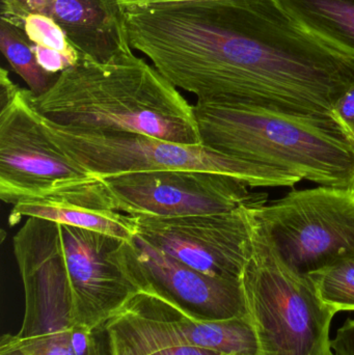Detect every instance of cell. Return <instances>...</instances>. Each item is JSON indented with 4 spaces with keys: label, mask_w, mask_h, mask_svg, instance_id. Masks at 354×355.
<instances>
[{
    "label": "cell",
    "mask_w": 354,
    "mask_h": 355,
    "mask_svg": "<svg viewBox=\"0 0 354 355\" xmlns=\"http://www.w3.org/2000/svg\"><path fill=\"white\" fill-rule=\"evenodd\" d=\"M106 355H224L216 321L191 316L157 294L137 291L99 329Z\"/></svg>",
    "instance_id": "7c38bea8"
},
{
    "label": "cell",
    "mask_w": 354,
    "mask_h": 355,
    "mask_svg": "<svg viewBox=\"0 0 354 355\" xmlns=\"http://www.w3.org/2000/svg\"><path fill=\"white\" fill-rule=\"evenodd\" d=\"M33 102L43 118L66 128L202 145L193 105L134 54L105 64L82 58Z\"/></svg>",
    "instance_id": "7a4b0ae2"
},
{
    "label": "cell",
    "mask_w": 354,
    "mask_h": 355,
    "mask_svg": "<svg viewBox=\"0 0 354 355\" xmlns=\"http://www.w3.org/2000/svg\"><path fill=\"white\" fill-rule=\"evenodd\" d=\"M25 293L17 341L27 355H76L72 297L47 220L29 217L12 239Z\"/></svg>",
    "instance_id": "ba28073f"
},
{
    "label": "cell",
    "mask_w": 354,
    "mask_h": 355,
    "mask_svg": "<svg viewBox=\"0 0 354 355\" xmlns=\"http://www.w3.org/2000/svg\"><path fill=\"white\" fill-rule=\"evenodd\" d=\"M251 212L285 264L301 277L354 257L353 190L293 189Z\"/></svg>",
    "instance_id": "52a82bcc"
},
{
    "label": "cell",
    "mask_w": 354,
    "mask_h": 355,
    "mask_svg": "<svg viewBox=\"0 0 354 355\" xmlns=\"http://www.w3.org/2000/svg\"><path fill=\"white\" fill-rule=\"evenodd\" d=\"M0 49L35 97L46 93L58 78V75L48 73L39 66L25 33L4 20H0Z\"/></svg>",
    "instance_id": "ac0fdd59"
},
{
    "label": "cell",
    "mask_w": 354,
    "mask_h": 355,
    "mask_svg": "<svg viewBox=\"0 0 354 355\" xmlns=\"http://www.w3.org/2000/svg\"><path fill=\"white\" fill-rule=\"evenodd\" d=\"M320 298L330 308L354 311V257L338 261L309 275Z\"/></svg>",
    "instance_id": "d6986e66"
},
{
    "label": "cell",
    "mask_w": 354,
    "mask_h": 355,
    "mask_svg": "<svg viewBox=\"0 0 354 355\" xmlns=\"http://www.w3.org/2000/svg\"><path fill=\"white\" fill-rule=\"evenodd\" d=\"M0 355H27L24 350L19 345L17 341L16 336L6 335L2 336L0 340Z\"/></svg>",
    "instance_id": "7402d4cb"
},
{
    "label": "cell",
    "mask_w": 354,
    "mask_h": 355,
    "mask_svg": "<svg viewBox=\"0 0 354 355\" xmlns=\"http://www.w3.org/2000/svg\"><path fill=\"white\" fill-rule=\"evenodd\" d=\"M52 141L97 179L151 171L193 170L236 178L251 188L293 187L299 178L227 155L204 145H183L126 132L66 128L42 116Z\"/></svg>",
    "instance_id": "8992f818"
},
{
    "label": "cell",
    "mask_w": 354,
    "mask_h": 355,
    "mask_svg": "<svg viewBox=\"0 0 354 355\" xmlns=\"http://www.w3.org/2000/svg\"><path fill=\"white\" fill-rule=\"evenodd\" d=\"M114 210L125 214L182 217L258 209L266 192H253L245 182L193 170L126 173L102 178Z\"/></svg>",
    "instance_id": "9c48e42d"
},
{
    "label": "cell",
    "mask_w": 354,
    "mask_h": 355,
    "mask_svg": "<svg viewBox=\"0 0 354 355\" xmlns=\"http://www.w3.org/2000/svg\"><path fill=\"white\" fill-rule=\"evenodd\" d=\"M330 355H335L334 352H332V354H330Z\"/></svg>",
    "instance_id": "cb8c5ba5"
},
{
    "label": "cell",
    "mask_w": 354,
    "mask_h": 355,
    "mask_svg": "<svg viewBox=\"0 0 354 355\" xmlns=\"http://www.w3.org/2000/svg\"><path fill=\"white\" fill-rule=\"evenodd\" d=\"M131 216L136 237L154 248L204 275L240 281L251 250L249 209L193 216Z\"/></svg>",
    "instance_id": "8fae6325"
},
{
    "label": "cell",
    "mask_w": 354,
    "mask_h": 355,
    "mask_svg": "<svg viewBox=\"0 0 354 355\" xmlns=\"http://www.w3.org/2000/svg\"><path fill=\"white\" fill-rule=\"evenodd\" d=\"M131 46L197 101L333 118L354 56L282 0H187L126 8ZM334 119V118H333Z\"/></svg>",
    "instance_id": "6da1fadb"
},
{
    "label": "cell",
    "mask_w": 354,
    "mask_h": 355,
    "mask_svg": "<svg viewBox=\"0 0 354 355\" xmlns=\"http://www.w3.org/2000/svg\"><path fill=\"white\" fill-rule=\"evenodd\" d=\"M335 355H354V320L347 319L336 337L330 341Z\"/></svg>",
    "instance_id": "44dd1931"
},
{
    "label": "cell",
    "mask_w": 354,
    "mask_h": 355,
    "mask_svg": "<svg viewBox=\"0 0 354 355\" xmlns=\"http://www.w3.org/2000/svg\"><path fill=\"white\" fill-rule=\"evenodd\" d=\"M26 35L39 66L53 75L78 64L82 56L73 47L62 29L52 19L35 12H14L0 15Z\"/></svg>",
    "instance_id": "2e32d148"
},
{
    "label": "cell",
    "mask_w": 354,
    "mask_h": 355,
    "mask_svg": "<svg viewBox=\"0 0 354 355\" xmlns=\"http://www.w3.org/2000/svg\"><path fill=\"white\" fill-rule=\"evenodd\" d=\"M332 116L354 139V85L336 102Z\"/></svg>",
    "instance_id": "ffe728a7"
},
{
    "label": "cell",
    "mask_w": 354,
    "mask_h": 355,
    "mask_svg": "<svg viewBox=\"0 0 354 355\" xmlns=\"http://www.w3.org/2000/svg\"><path fill=\"white\" fill-rule=\"evenodd\" d=\"M251 213V250L241 284L260 355H330V323L338 312L320 298L309 277L285 264Z\"/></svg>",
    "instance_id": "5b68a950"
},
{
    "label": "cell",
    "mask_w": 354,
    "mask_h": 355,
    "mask_svg": "<svg viewBox=\"0 0 354 355\" xmlns=\"http://www.w3.org/2000/svg\"><path fill=\"white\" fill-rule=\"evenodd\" d=\"M224 355H226V354H224Z\"/></svg>",
    "instance_id": "d4e9b609"
},
{
    "label": "cell",
    "mask_w": 354,
    "mask_h": 355,
    "mask_svg": "<svg viewBox=\"0 0 354 355\" xmlns=\"http://www.w3.org/2000/svg\"><path fill=\"white\" fill-rule=\"evenodd\" d=\"M23 217H37L60 225L114 236L127 242L134 241L137 234L133 216L118 211L42 202H21L12 206L8 217L10 225L20 223Z\"/></svg>",
    "instance_id": "9a60e30c"
},
{
    "label": "cell",
    "mask_w": 354,
    "mask_h": 355,
    "mask_svg": "<svg viewBox=\"0 0 354 355\" xmlns=\"http://www.w3.org/2000/svg\"><path fill=\"white\" fill-rule=\"evenodd\" d=\"M35 95L0 70V198L116 211L103 181L71 159L52 141Z\"/></svg>",
    "instance_id": "277c9868"
},
{
    "label": "cell",
    "mask_w": 354,
    "mask_h": 355,
    "mask_svg": "<svg viewBox=\"0 0 354 355\" xmlns=\"http://www.w3.org/2000/svg\"><path fill=\"white\" fill-rule=\"evenodd\" d=\"M202 145L326 187L354 191V139L333 118L197 101Z\"/></svg>",
    "instance_id": "3957f363"
},
{
    "label": "cell",
    "mask_w": 354,
    "mask_h": 355,
    "mask_svg": "<svg viewBox=\"0 0 354 355\" xmlns=\"http://www.w3.org/2000/svg\"><path fill=\"white\" fill-rule=\"evenodd\" d=\"M121 3L127 6H149V4L166 3V2L187 1V0H120Z\"/></svg>",
    "instance_id": "603a6c76"
},
{
    "label": "cell",
    "mask_w": 354,
    "mask_h": 355,
    "mask_svg": "<svg viewBox=\"0 0 354 355\" xmlns=\"http://www.w3.org/2000/svg\"><path fill=\"white\" fill-rule=\"evenodd\" d=\"M310 31L354 56V0H282Z\"/></svg>",
    "instance_id": "e0dca14e"
},
{
    "label": "cell",
    "mask_w": 354,
    "mask_h": 355,
    "mask_svg": "<svg viewBox=\"0 0 354 355\" xmlns=\"http://www.w3.org/2000/svg\"><path fill=\"white\" fill-rule=\"evenodd\" d=\"M127 268L139 291L157 294L199 320L251 317L241 279L204 275L136 236Z\"/></svg>",
    "instance_id": "4fadbf2b"
},
{
    "label": "cell",
    "mask_w": 354,
    "mask_h": 355,
    "mask_svg": "<svg viewBox=\"0 0 354 355\" xmlns=\"http://www.w3.org/2000/svg\"><path fill=\"white\" fill-rule=\"evenodd\" d=\"M72 297L77 324L97 331L139 291L128 275L131 243L120 238L47 220Z\"/></svg>",
    "instance_id": "30bf717a"
},
{
    "label": "cell",
    "mask_w": 354,
    "mask_h": 355,
    "mask_svg": "<svg viewBox=\"0 0 354 355\" xmlns=\"http://www.w3.org/2000/svg\"><path fill=\"white\" fill-rule=\"evenodd\" d=\"M0 15L35 12L52 19L82 58L105 64L133 54L120 0H0Z\"/></svg>",
    "instance_id": "5bb4252c"
}]
</instances>
